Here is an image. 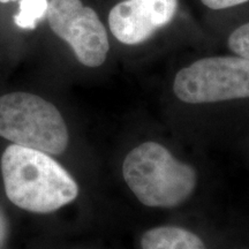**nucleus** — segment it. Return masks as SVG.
Masks as SVG:
<instances>
[{
    "mask_svg": "<svg viewBox=\"0 0 249 249\" xmlns=\"http://www.w3.org/2000/svg\"><path fill=\"white\" fill-rule=\"evenodd\" d=\"M1 174L8 200L30 213H52L79 194L75 180L49 154L18 144L2 154Z\"/></svg>",
    "mask_w": 249,
    "mask_h": 249,
    "instance_id": "f257e3e1",
    "label": "nucleus"
},
{
    "mask_svg": "<svg viewBox=\"0 0 249 249\" xmlns=\"http://www.w3.org/2000/svg\"><path fill=\"white\" fill-rule=\"evenodd\" d=\"M124 179L142 204L174 208L194 192L197 177L188 164L173 157L157 142H144L128 152L123 164Z\"/></svg>",
    "mask_w": 249,
    "mask_h": 249,
    "instance_id": "f03ea898",
    "label": "nucleus"
},
{
    "mask_svg": "<svg viewBox=\"0 0 249 249\" xmlns=\"http://www.w3.org/2000/svg\"><path fill=\"white\" fill-rule=\"evenodd\" d=\"M0 136L14 144L54 156L66 150L70 139L58 108L28 92L0 97Z\"/></svg>",
    "mask_w": 249,
    "mask_h": 249,
    "instance_id": "7ed1b4c3",
    "label": "nucleus"
},
{
    "mask_svg": "<svg viewBox=\"0 0 249 249\" xmlns=\"http://www.w3.org/2000/svg\"><path fill=\"white\" fill-rule=\"evenodd\" d=\"M173 91L189 104L249 98V60L242 57H210L178 71Z\"/></svg>",
    "mask_w": 249,
    "mask_h": 249,
    "instance_id": "20e7f679",
    "label": "nucleus"
},
{
    "mask_svg": "<svg viewBox=\"0 0 249 249\" xmlns=\"http://www.w3.org/2000/svg\"><path fill=\"white\" fill-rule=\"evenodd\" d=\"M46 15L52 31L70 44L81 64L88 67L104 64L110 44L92 8L83 6L81 0H50Z\"/></svg>",
    "mask_w": 249,
    "mask_h": 249,
    "instance_id": "39448f33",
    "label": "nucleus"
},
{
    "mask_svg": "<svg viewBox=\"0 0 249 249\" xmlns=\"http://www.w3.org/2000/svg\"><path fill=\"white\" fill-rule=\"evenodd\" d=\"M108 24L114 37L127 45L140 44L157 30L130 0L121 1L111 9Z\"/></svg>",
    "mask_w": 249,
    "mask_h": 249,
    "instance_id": "423d86ee",
    "label": "nucleus"
},
{
    "mask_svg": "<svg viewBox=\"0 0 249 249\" xmlns=\"http://www.w3.org/2000/svg\"><path fill=\"white\" fill-rule=\"evenodd\" d=\"M142 249H207L198 235L178 226L149 230L141 239Z\"/></svg>",
    "mask_w": 249,
    "mask_h": 249,
    "instance_id": "0eeeda50",
    "label": "nucleus"
},
{
    "mask_svg": "<svg viewBox=\"0 0 249 249\" xmlns=\"http://www.w3.org/2000/svg\"><path fill=\"white\" fill-rule=\"evenodd\" d=\"M156 29L169 24L178 9V0H130Z\"/></svg>",
    "mask_w": 249,
    "mask_h": 249,
    "instance_id": "6e6552de",
    "label": "nucleus"
},
{
    "mask_svg": "<svg viewBox=\"0 0 249 249\" xmlns=\"http://www.w3.org/2000/svg\"><path fill=\"white\" fill-rule=\"evenodd\" d=\"M48 7L49 0H20L14 22L21 29H35L37 22L45 17Z\"/></svg>",
    "mask_w": 249,
    "mask_h": 249,
    "instance_id": "1a4fd4ad",
    "label": "nucleus"
},
{
    "mask_svg": "<svg viewBox=\"0 0 249 249\" xmlns=\"http://www.w3.org/2000/svg\"><path fill=\"white\" fill-rule=\"evenodd\" d=\"M229 48L239 57L249 60V22L239 27L230 35Z\"/></svg>",
    "mask_w": 249,
    "mask_h": 249,
    "instance_id": "9d476101",
    "label": "nucleus"
},
{
    "mask_svg": "<svg viewBox=\"0 0 249 249\" xmlns=\"http://www.w3.org/2000/svg\"><path fill=\"white\" fill-rule=\"evenodd\" d=\"M201 1L211 9H224L245 4L249 0H201Z\"/></svg>",
    "mask_w": 249,
    "mask_h": 249,
    "instance_id": "9b49d317",
    "label": "nucleus"
},
{
    "mask_svg": "<svg viewBox=\"0 0 249 249\" xmlns=\"http://www.w3.org/2000/svg\"><path fill=\"white\" fill-rule=\"evenodd\" d=\"M8 234V223L5 213L0 209V248L2 247Z\"/></svg>",
    "mask_w": 249,
    "mask_h": 249,
    "instance_id": "f8f14e48",
    "label": "nucleus"
},
{
    "mask_svg": "<svg viewBox=\"0 0 249 249\" xmlns=\"http://www.w3.org/2000/svg\"><path fill=\"white\" fill-rule=\"evenodd\" d=\"M1 2H8V1H17V0H0Z\"/></svg>",
    "mask_w": 249,
    "mask_h": 249,
    "instance_id": "ddd939ff",
    "label": "nucleus"
}]
</instances>
